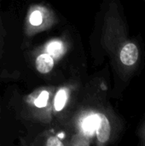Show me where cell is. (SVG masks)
<instances>
[{"label": "cell", "instance_id": "9", "mask_svg": "<svg viewBox=\"0 0 145 146\" xmlns=\"http://www.w3.org/2000/svg\"><path fill=\"white\" fill-rule=\"evenodd\" d=\"M138 135H139V138H140L141 144L143 145H145V121L144 122V124L142 125V127H141V128L139 130Z\"/></svg>", "mask_w": 145, "mask_h": 146}, {"label": "cell", "instance_id": "1", "mask_svg": "<svg viewBox=\"0 0 145 146\" xmlns=\"http://www.w3.org/2000/svg\"><path fill=\"white\" fill-rule=\"evenodd\" d=\"M97 115V137L101 144H105L110 137V123L107 116L103 114L98 113Z\"/></svg>", "mask_w": 145, "mask_h": 146}, {"label": "cell", "instance_id": "8", "mask_svg": "<svg viewBox=\"0 0 145 146\" xmlns=\"http://www.w3.org/2000/svg\"><path fill=\"white\" fill-rule=\"evenodd\" d=\"M46 145L49 146H57V145H62V143L56 137H50V139H48Z\"/></svg>", "mask_w": 145, "mask_h": 146}, {"label": "cell", "instance_id": "3", "mask_svg": "<svg viewBox=\"0 0 145 146\" xmlns=\"http://www.w3.org/2000/svg\"><path fill=\"white\" fill-rule=\"evenodd\" d=\"M68 100V92L65 89H60L54 100V109L56 111H61L64 109Z\"/></svg>", "mask_w": 145, "mask_h": 146}, {"label": "cell", "instance_id": "4", "mask_svg": "<svg viewBox=\"0 0 145 146\" xmlns=\"http://www.w3.org/2000/svg\"><path fill=\"white\" fill-rule=\"evenodd\" d=\"M47 51L51 56H59L63 51V44L59 41H53L47 46Z\"/></svg>", "mask_w": 145, "mask_h": 146}, {"label": "cell", "instance_id": "5", "mask_svg": "<svg viewBox=\"0 0 145 146\" xmlns=\"http://www.w3.org/2000/svg\"><path fill=\"white\" fill-rule=\"evenodd\" d=\"M49 97H50L49 92H48L47 91H43V92L38 95V97L37 98V99L35 100V102H34L35 105H36L38 108L45 107V106L47 105Z\"/></svg>", "mask_w": 145, "mask_h": 146}, {"label": "cell", "instance_id": "7", "mask_svg": "<svg viewBox=\"0 0 145 146\" xmlns=\"http://www.w3.org/2000/svg\"><path fill=\"white\" fill-rule=\"evenodd\" d=\"M30 23L32 26H39L43 21V15L39 10H34L30 15Z\"/></svg>", "mask_w": 145, "mask_h": 146}, {"label": "cell", "instance_id": "6", "mask_svg": "<svg viewBox=\"0 0 145 146\" xmlns=\"http://www.w3.org/2000/svg\"><path fill=\"white\" fill-rule=\"evenodd\" d=\"M97 115H92L89 118H86L84 121V129L85 131H91L95 128H97Z\"/></svg>", "mask_w": 145, "mask_h": 146}, {"label": "cell", "instance_id": "2", "mask_svg": "<svg viewBox=\"0 0 145 146\" xmlns=\"http://www.w3.org/2000/svg\"><path fill=\"white\" fill-rule=\"evenodd\" d=\"M54 67V59L49 53L39 55L36 59V68L40 74H48Z\"/></svg>", "mask_w": 145, "mask_h": 146}]
</instances>
